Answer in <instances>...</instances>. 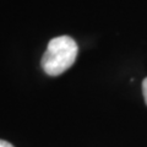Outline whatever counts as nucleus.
<instances>
[{
  "instance_id": "obj_1",
  "label": "nucleus",
  "mask_w": 147,
  "mask_h": 147,
  "mask_svg": "<svg viewBox=\"0 0 147 147\" xmlns=\"http://www.w3.org/2000/svg\"><path fill=\"white\" fill-rule=\"evenodd\" d=\"M76 42L69 36H59L48 43L47 50L42 57V65L44 72L49 76H58L66 71L76 60L77 57Z\"/></svg>"
},
{
  "instance_id": "obj_3",
  "label": "nucleus",
  "mask_w": 147,
  "mask_h": 147,
  "mask_svg": "<svg viewBox=\"0 0 147 147\" xmlns=\"http://www.w3.org/2000/svg\"><path fill=\"white\" fill-rule=\"evenodd\" d=\"M0 147H13L10 142L7 141H4V140H0Z\"/></svg>"
},
{
  "instance_id": "obj_2",
  "label": "nucleus",
  "mask_w": 147,
  "mask_h": 147,
  "mask_svg": "<svg viewBox=\"0 0 147 147\" xmlns=\"http://www.w3.org/2000/svg\"><path fill=\"white\" fill-rule=\"evenodd\" d=\"M142 93H144V98H145V102L147 104V77L142 82Z\"/></svg>"
}]
</instances>
